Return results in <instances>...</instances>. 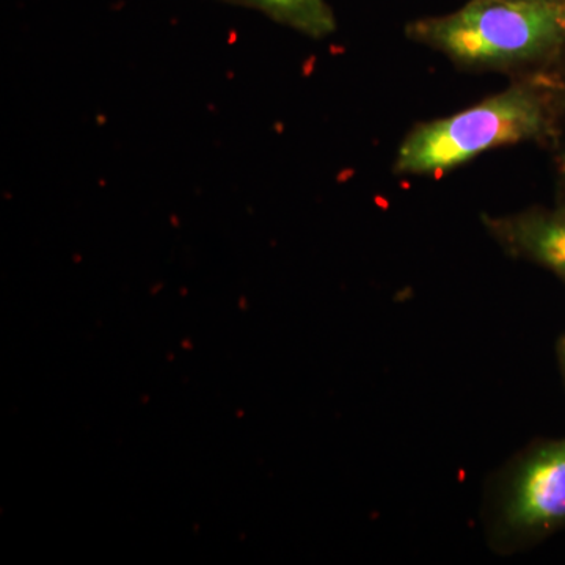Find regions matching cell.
<instances>
[{"label": "cell", "mask_w": 565, "mask_h": 565, "mask_svg": "<svg viewBox=\"0 0 565 565\" xmlns=\"http://www.w3.org/2000/svg\"><path fill=\"white\" fill-rule=\"evenodd\" d=\"M221 2L259 11L269 20L315 40L327 39L337 31V20L327 0H221Z\"/></svg>", "instance_id": "obj_5"}, {"label": "cell", "mask_w": 565, "mask_h": 565, "mask_svg": "<svg viewBox=\"0 0 565 565\" xmlns=\"http://www.w3.org/2000/svg\"><path fill=\"white\" fill-rule=\"evenodd\" d=\"M530 2L553 3V6H565V0H530Z\"/></svg>", "instance_id": "obj_8"}, {"label": "cell", "mask_w": 565, "mask_h": 565, "mask_svg": "<svg viewBox=\"0 0 565 565\" xmlns=\"http://www.w3.org/2000/svg\"><path fill=\"white\" fill-rule=\"evenodd\" d=\"M555 351L557 367L565 385V332L557 338Z\"/></svg>", "instance_id": "obj_7"}, {"label": "cell", "mask_w": 565, "mask_h": 565, "mask_svg": "<svg viewBox=\"0 0 565 565\" xmlns=\"http://www.w3.org/2000/svg\"><path fill=\"white\" fill-rule=\"evenodd\" d=\"M405 35L475 73L512 79L565 65V6L468 0L451 13L408 22Z\"/></svg>", "instance_id": "obj_2"}, {"label": "cell", "mask_w": 565, "mask_h": 565, "mask_svg": "<svg viewBox=\"0 0 565 565\" xmlns=\"http://www.w3.org/2000/svg\"><path fill=\"white\" fill-rule=\"evenodd\" d=\"M481 526L500 556L527 552L565 531V437L523 446L484 487Z\"/></svg>", "instance_id": "obj_3"}, {"label": "cell", "mask_w": 565, "mask_h": 565, "mask_svg": "<svg viewBox=\"0 0 565 565\" xmlns=\"http://www.w3.org/2000/svg\"><path fill=\"white\" fill-rule=\"evenodd\" d=\"M484 232L509 258L541 267L565 286V204L482 214Z\"/></svg>", "instance_id": "obj_4"}, {"label": "cell", "mask_w": 565, "mask_h": 565, "mask_svg": "<svg viewBox=\"0 0 565 565\" xmlns=\"http://www.w3.org/2000/svg\"><path fill=\"white\" fill-rule=\"evenodd\" d=\"M564 66L512 77L504 90L467 109L414 126L397 148L394 172L440 177L494 148L534 143L546 150L563 111Z\"/></svg>", "instance_id": "obj_1"}, {"label": "cell", "mask_w": 565, "mask_h": 565, "mask_svg": "<svg viewBox=\"0 0 565 565\" xmlns=\"http://www.w3.org/2000/svg\"><path fill=\"white\" fill-rule=\"evenodd\" d=\"M564 84H565V66H564ZM550 158H552L553 172H555L556 184V199L555 202L565 204V93L563 111H561L559 121L555 137L550 141L548 148Z\"/></svg>", "instance_id": "obj_6"}]
</instances>
